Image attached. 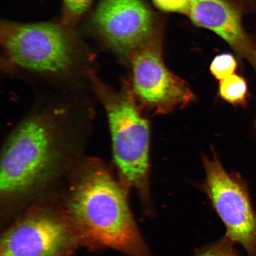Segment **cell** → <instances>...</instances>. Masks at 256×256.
Instances as JSON below:
<instances>
[{
	"label": "cell",
	"mask_w": 256,
	"mask_h": 256,
	"mask_svg": "<svg viewBox=\"0 0 256 256\" xmlns=\"http://www.w3.org/2000/svg\"><path fill=\"white\" fill-rule=\"evenodd\" d=\"M63 209L81 246L153 256L137 225L128 188L99 163L76 168Z\"/></svg>",
	"instance_id": "2"
},
{
	"label": "cell",
	"mask_w": 256,
	"mask_h": 256,
	"mask_svg": "<svg viewBox=\"0 0 256 256\" xmlns=\"http://www.w3.org/2000/svg\"><path fill=\"white\" fill-rule=\"evenodd\" d=\"M203 185L211 204L226 228V238L256 256V213L246 188L228 174L216 154L204 160Z\"/></svg>",
	"instance_id": "7"
},
{
	"label": "cell",
	"mask_w": 256,
	"mask_h": 256,
	"mask_svg": "<svg viewBox=\"0 0 256 256\" xmlns=\"http://www.w3.org/2000/svg\"><path fill=\"white\" fill-rule=\"evenodd\" d=\"M252 64H254V65L256 66V54H255L254 60V62H252Z\"/></svg>",
	"instance_id": "16"
},
{
	"label": "cell",
	"mask_w": 256,
	"mask_h": 256,
	"mask_svg": "<svg viewBox=\"0 0 256 256\" xmlns=\"http://www.w3.org/2000/svg\"><path fill=\"white\" fill-rule=\"evenodd\" d=\"M66 110L57 106L34 112L10 135L0 166L2 200L43 190L74 164L78 132Z\"/></svg>",
	"instance_id": "1"
},
{
	"label": "cell",
	"mask_w": 256,
	"mask_h": 256,
	"mask_svg": "<svg viewBox=\"0 0 256 256\" xmlns=\"http://www.w3.org/2000/svg\"><path fill=\"white\" fill-rule=\"evenodd\" d=\"M156 8L166 12L188 15L190 0H152Z\"/></svg>",
	"instance_id": "14"
},
{
	"label": "cell",
	"mask_w": 256,
	"mask_h": 256,
	"mask_svg": "<svg viewBox=\"0 0 256 256\" xmlns=\"http://www.w3.org/2000/svg\"><path fill=\"white\" fill-rule=\"evenodd\" d=\"M92 19L105 42L129 57L158 32L152 12L144 0H101Z\"/></svg>",
	"instance_id": "8"
},
{
	"label": "cell",
	"mask_w": 256,
	"mask_h": 256,
	"mask_svg": "<svg viewBox=\"0 0 256 256\" xmlns=\"http://www.w3.org/2000/svg\"><path fill=\"white\" fill-rule=\"evenodd\" d=\"M108 115L114 158L122 183L135 188L147 216L153 214L150 192V126L130 92L111 90L94 82Z\"/></svg>",
	"instance_id": "3"
},
{
	"label": "cell",
	"mask_w": 256,
	"mask_h": 256,
	"mask_svg": "<svg viewBox=\"0 0 256 256\" xmlns=\"http://www.w3.org/2000/svg\"><path fill=\"white\" fill-rule=\"evenodd\" d=\"M233 1L234 3L238 8L247 10L251 8L252 3L254 2V0H233Z\"/></svg>",
	"instance_id": "15"
},
{
	"label": "cell",
	"mask_w": 256,
	"mask_h": 256,
	"mask_svg": "<svg viewBox=\"0 0 256 256\" xmlns=\"http://www.w3.org/2000/svg\"><path fill=\"white\" fill-rule=\"evenodd\" d=\"M233 242L226 236L201 248L194 256H240Z\"/></svg>",
	"instance_id": "13"
},
{
	"label": "cell",
	"mask_w": 256,
	"mask_h": 256,
	"mask_svg": "<svg viewBox=\"0 0 256 256\" xmlns=\"http://www.w3.org/2000/svg\"><path fill=\"white\" fill-rule=\"evenodd\" d=\"M0 38L6 57L28 72L62 75L71 72L78 60L72 34L59 24L4 21Z\"/></svg>",
	"instance_id": "4"
},
{
	"label": "cell",
	"mask_w": 256,
	"mask_h": 256,
	"mask_svg": "<svg viewBox=\"0 0 256 256\" xmlns=\"http://www.w3.org/2000/svg\"><path fill=\"white\" fill-rule=\"evenodd\" d=\"M188 16L195 25L214 32L239 56L254 62L256 52L234 3L226 0H190Z\"/></svg>",
	"instance_id": "9"
},
{
	"label": "cell",
	"mask_w": 256,
	"mask_h": 256,
	"mask_svg": "<svg viewBox=\"0 0 256 256\" xmlns=\"http://www.w3.org/2000/svg\"><path fill=\"white\" fill-rule=\"evenodd\" d=\"M94 0H63L64 26L75 25L88 11Z\"/></svg>",
	"instance_id": "11"
},
{
	"label": "cell",
	"mask_w": 256,
	"mask_h": 256,
	"mask_svg": "<svg viewBox=\"0 0 256 256\" xmlns=\"http://www.w3.org/2000/svg\"><path fill=\"white\" fill-rule=\"evenodd\" d=\"M133 94L153 114H167L196 99L184 80L170 72L163 60L158 32L130 56Z\"/></svg>",
	"instance_id": "6"
},
{
	"label": "cell",
	"mask_w": 256,
	"mask_h": 256,
	"mask_svg": "<svg viewBox=\"0 0 256 256\" xmlns=\"http://www.w3.org/2000/svg\"><path fill=\"white\" fill-rule=\"evenodd\" d=\"M238 66L235 58L230 54H222L214 58L210 66L212 74L220 81L234 74Z\"/></svg>",
	"instance_id": "12"
},
{
	"label": "cell",
	"mask_w": 256,
	"mask_h": 256,
	"mask_svg": "<svg viewBox=\"0 0 256 256\" xmlns=\"http://www.w3.org/2000/svg\"><path fill=\"white\" fill-rule=\"evenodd\" d=\"M81 246L62 210L37 207L2 234L0 256H68Z\"/></svg>",
	"instance_id": "5"
},
{
	"label": "cell",
	"mask_w": 256,
	"mask_h": 256,
	"mask_svg": "<svg viewBox=\"0 0 256 256\" xmlns=\"http://www.w3.org/2000/svg\"><path fill=\"white\" fill-rule=\"evenodd\" d=\"M248 84L242 76L235 74L220 82L219 94L224 100L233 105H244L248 97Z\"/></svg>",
	"instance_id": "10"
}]
</instances>
